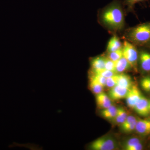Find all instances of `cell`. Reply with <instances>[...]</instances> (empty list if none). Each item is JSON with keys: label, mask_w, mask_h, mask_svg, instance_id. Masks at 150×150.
Listing matches in <instances>:
<instances>
[{"label": "cell", "mask_w": 150, "mask_h": 150, "mask_svg": "<svg viewBox=\"0 0 150 150\" xmlns=\"http://www.w3.org/2000/svg\"><path fill=\"white\" fill-rule=\"evenodd\" d=\"M100 23L110 32L120 31L125 26V15L122 4L115 0L103 8L99 14Z\"/></svg>", "instance_id": "obj_1"}, {"label": "cell", "mask_w": 150, "mask_h": 150, "mask_svg": "<svg viewBox=\"0 0 150 150\" xmlns=\"http://www.w3.org/2000/svg\"><path fill=\"white\" fill-rule=\"evenodd\" d=\"M117 85L125 88H130L132 86V81L130 76L121 73L118 74Z\"/></svg>", "instance_id": "obj_14"}, {"label": "cell", "mask_w": 150, "mask_h": 150, "mask_svg": "<svg viewBox=\"0 0 150 150\" xmlns=\"http://www.w3.org/2000/svg\"><path fill=\"white\" fill-rule=\"evenodd\" d=\"M128 117L126 110L123 108L119 107L117 108V112L114 119L118 123L122 124Z\"/></svg>", "instance_id": "obj_17"}, {"label": "cell", "mask_w": 150, "mask_h": 150, "mask_svg": "<svg viewBox=\"0 0 150 150\" xmlns=\"http://www.w3.org/2000/svg\"><path fill=\"white\" fill-rule=\"evenodd\" d=\"M116 112L117 108L112 105L110 107L103 109L101 111V114L103 118L107 119H111L115 118Z\"/></svg>", "instance_id": "obj_15"}, {"label": "cell", "mask_w": 150, "mask_h": 150, "mask_svg": "<svg viewBox=\"0 0 150 150\" xmlns=\"http://www.w3.org/2000/svg\"><path fill=\"white\" fill-rule=\"evenodd\" d=\"M134 109L139 115L142 116H148L150 113L149 100L145 97L142 96Z\"/></svg>", "instance_id": "obj_8"}, {"label": "cell", "mask_w": 150, "mask_h": 150, "mask_svg": "<svg viewBox=\"0 0 150 150\" xmlns=\"http://www.w3.org/2000/svg\"><path fill=\"white\" fill-rule=\"evenodd\" d=\"M105 69L115 72V62H113L107 57H105Z\"/></svg>", "instance_id": "obj_24"}, {"label": "cell", "mask_w": 150, "mask_h": 150, "mask_svg": "<svg viewBox=\"0 0 150 150\" xmlns=\"http://www.w3.org/2000/svg\"><path fill=\"white\" fill-rule=\"evenodd\" d=\"M139 50V61L141 70L145 73H150V51L144 47Z\"/></svg>", "instance_id": "obj_6"}, {"label": "cell", "mask_w": 150, "mask_h": 150, "mask_svg": "<svg viewBox=\"0 0 150 150\" xmlns=\"http://www.w3.org/2000/svg\"><path fill=\"white\" fill-rule=\"evenodd\" d=\"M140 141L138 138H133L130 139L126 142L124 146V149L129 150L130 148L133 147L134 145L140 143Z\"/></svg>", "instance_id": "obj_22"}, {"label": "cell", "mask_w": 150, "mask_h": 150, "mask_svg": "<svg viewBox=\"0 0 150 150\" xmlns=\"http://www.w3.org/2000/svg\"><path fill=\"white\" fill-rule=\"evenodd\" d=\"M91 77L95 79L100 84L103 86L104 87L105 86H106V78L103 76L101 75L95 74H93Z\"/></svg>", "instance_id": "obj_25"}, {"label": "cell", "mask_w": 150, "mask_h": 150, "mask_svg": "<svg viewBox=\"0 0 150 150\" xmlns=\"http://www.w3.org/2000/svg\"><path fill=\"white\" fill-rule=\"evenodd\" d=\"M135 130L138 134L142 135L150 134V120L139 119L137 120Z\"/></svg>", "instance_id": "obj_9"}, {"label": "cell", "mask_w": 150, "mask_h": 150, "mask_svg": "<svg viewBox=\"0 0 150 150\" xmlns=\"http://www.w3.org/2000/svg\"><path fill=\"white\" fill-rule=\"evenodd\" d=\"M132 68L129 62L123 56L115 62V72L121 74Z\"/></svg>", "instance_id": "obj_12"}, {"label": "cell", "mask_w": 150, "mask_h": 150, "mask_svg": "<svg viewBox=\"0 0 150 150\" xmlns=\"http://www.w3.org/2000/svg\"><path fill=\"white\" fill-rule=\"evenodd\" d=\"M93 72V74L101 75V76L104 77L106 79L116 74V73H115V72L105 69L100 70V71H97Z\"/></svg>", "instance_id": "obj_23"}, {"label": "cell", "mask_w": 150, "mask_h": 150, "mask_svg": "<svg viewBox=\"0 0 150 150\" xmlns=\"http://www.w3.org/2000/svg\"><path fill=\"white\" fill-rule=\"evenodd\" d=\"M129 88L116 86L110 89L108 93V96L112 100H119L126 98Z\"/></svg>", "instance_id": "obj_7"}, {"label": "cell", "mask_w": 150, "mask_h": 150, "mask_svg": "<svg viewBox=\"0 0 150 150\" xmlns=\"http://www.w3.org/2000/svg\"><path fill=\"white\" fill-rule=\"evenodd\" d=\"M123 45L119 38L116 35H113L108 41L107 46L108 53L113 52L122 49Z\"/></svg>", "instance_id": "obj_11"}, {"label": "cell", "mask_w": 150, "mask_h": 150, "mask_svg": "<svg viewBox=\"0 0 150 150\" xmlns=\"http://www.w3.org/2000/svg\"><path fill=\"white\" fill-rule=\"evenodd\" d=\"M142 96L140 90L137 86H131L125 98L128 106L134 109L135 105Z\"/></svg>", "instance_id": "obj_5"}, {"label": "cell", "mask_w": 150, "mask_h": 150, "mask_svg": "<svg viewBox=\"0 0 150 150\" xmlns=\"http://www.w3.org/2000/svg\"><path fill=\"white\" fill-rule=\"evenodd\" d=\"M127 40L137 47H146L150 42V22L144 23L126 30Z\"/></svg>", "instance_id": "obj_2"}, {"label": "cell", "mask_w": 150, "mask_h": 150, "mask_svg": "<svg viewBox=\"0 0 150 150\" xmlns=\"http://www.w3.org/2000/svg\"><path fill=\"white\" fill-rule=\"evenodd\" d=\"M122 50L123 57L129 62L132 68L137 70L139 56V50L137 46L128 40H125Z\"/></svg>", "instance_id": "obj_3"}, {"label": "cell", "mask_w": 150, "mask_h": 150, "mask_svg": "<svg viewBox=\"0 0 150 150\" xmlns=\"http://www.w3.org/2000/svg\"><path fill=\"white\" fill-rule=\"evenodd\" d=\"M147 0H125L124 4L128 8L129 11L134 9V6L136 4L139 3L143 2Z\"/></svg>", "instance_id": "obj_21"}, {"label": "cell", "mask_w": 150, "mask_h": 150, "mask_svg": "<svg viewBox=\"0 0 150 150\" xmlns=\"http://www.w3.org/2000/svg\"><path fill=\"white\" fill-rule=\"evenodd\" d=\"M141 85L145 91L150 92V76H146L142 78L141 81Z\"/></svg>", "instance_id": "obj_20"}, {"label": "cell", "mask_w": 150, "mask_h": 150, "mask_svg": "<svg viewBox=\"0 0 150 150\" xmlns=\"http://www.w3.org/2000/svg\"><path fill=\"white\" fill-rule=\"evenodd\" d=\"M146 47H147L148 48H149L150 50V43L148 44L147 46H146Z\"/></svg>", "instance_id": "obj_28"}, {"label": "cell", "mask_w": 150, "mask_h": 150, "mask_svg": "<svg viewBox=\"0 0 150 150\" xmlns=\"http://www.w3.org/2000/svg\"><path fill=\"white\" fill-rule=\"evenodd\" d=\"M108 53V54L107 58L114 62L118 61L123 56L122 48L117 51Z\"/></svg>", "instance_id": "obj_18"}, {"label": "cell", "mask_w": 150, "mask_h": 150, "mask_svg": "<svg viewBox=\"0 0 150 150\" xmlns=\"http://www.w3.org/2000/svg\"><path fill=\"white\" fill-rule=\"evenodd\" d=\"M96 101L98 106L103 109L107 108L112 105L110 98L103 92L96 95Z\"/></svg>", "instance_id": "obj_10"}, {"label": "cell", "mask_w": 150, "mask_h": 150, "mask_svg": "<svg viewBox=\"0 0 150 150\" xmlns=\"http://www.w3.org/2000/svg\"><path fill=\"white\" fill-rule=\"evenodd\" d=\"M149 112L150 113V100L149 101Z\"/></svg>", "instance_id": "obj_29"}, {"label": "cell", "mask_w": 150, "mask_h": 150, "mask_svg": "<svg viewBox=\"0 0 150 150\" xmlns=\"http://www.w3.org/2000/svg\"><path fill=\"white\" fill-rule=\"evenodd\" d=\"M142 149H143V146L141 142H140L130 148L129 150H141Z\"/></svg>", "instance_id": "obj_27"}, {"label": "cell", "mask_w": 150, "mask_h": 150, "mask_svg": "<svg viewBox=\"0 0 150 150\" xmlns=\"http://www.w3.org/2000/svg\"><path fill=\"white\" fill-rule=\"evenodd\" d=\"M137 123V122H135V123H129V124H126V125H121V128H122L123 131H125V132H131V131L135 130Z\"/></svg>", "instance_id": "obj_26"}, {"label": "cell", "mask_w": 150, "mask_h": 150, "mask_svg": "<svg viewBox=\"0 0 150 150\" xmlns=\"http://www.w3.org/2000/svg\"><path fill=\"white\" fill-rule=\"evenodd\" d=\"M90 87L92 91L96 94L101 93L102 92L104 87L103 86L100 84L97 81L93 78L91 77L90 81Z\"/></svg>", "instance_id": "obj_16"}, {"label": "cell", "mask_w": 150, "mask_h": 150, "mask_svg": "<svg viewBox=\"0 0 150 150\" xmlns=\"http://www.w3.org/2000/svg\"><path fill=\"white\" fill-rule=\"evenodd\" d=\"M115 141L108 137H103L94 141L91 144V149L93 150H112L115 149Z\"/></svg>", "instance_id": "obj_4"}, {"label": "cell", "mask_w": 150, "mask_h": 150, "mask_svg": "<svg viewBox=\"0 0 150 150\" xmlns=\"http://www.w3.org/2000/svg\"><path fill=\"white\" fill-rule=\"evenodd\" d=\"M118 74H115L110 77L106 79V86L111 88L117 85L118 82Z\"/></svg>", "instance_id": "obj_19"}, {"label": "cell", "mask_w": 150, "mask_h": 150, "mask_svg": "<svg viewBox=\"0 0 150 150\" xmlns=\"http://www.w3.org/2000/svg\"><path fill=\"white\" fill-rule=\"evenodd\" d=\"M105 57L98 56L93 58L91 61V65L93 71H97L105 69Z\"/></svg>", "instance_id": "obj_13"}]
</instances>
